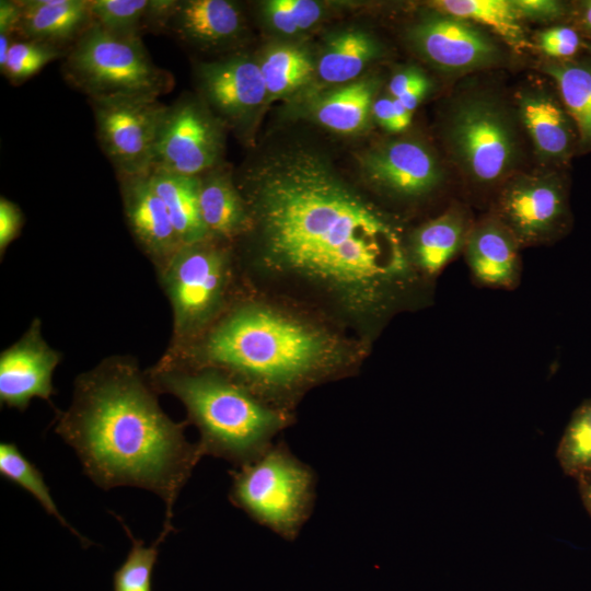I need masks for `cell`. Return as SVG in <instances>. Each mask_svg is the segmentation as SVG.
Listing matches in <instances>:
<instances>
[{
    "instance_id": "836d02e7",
    "label": "cell",
    "mask_w": 591,
    "mask_h": 591,
    "mask_svg": "<svg viewBox=\"0 0 591 591\" xmlns=\"http://www.w3.org/2000/svg\"><path fill=\"white\" fill-rule=\"evenodd\" d=\"M263 11L270 25L286 35L311 28L324 14L322 3L312 0H270Z\"/></svg>"
},
{
    "instance_id": "ba28073f",
    "label": "cell",
    "mask_w": 591,
    "mask_h": 591,
    "mask_svg": "<svg viewBox=\"0 0 591 591\" xmlns=\"http://www.w3.org/2000/svg\"><path fill=\"white\" fill-rule=\"evenodd\" d=\"M216 240L209 236L183 245L162 268V282L172 305L178 344H186L202 334L224 300L230 255Z\"/></svg>"
},
{
    "instance_id": "e575fe53",
    "label": "cell",
    "mask_w": 591,
    "mask_h": 591,
    "mask_svg": "<svg viewBox=\"0 0 591 591\" xmlns=\"http://www.w3.org/2000/svg\"><path fill=\"white\" fill-rule=\"evenodd\" d=\"M537 48L555 60L570 59L580 48L579 33L570 26H553L536 35Z\"/></svg>"
},
{
    "instance_id": "4316f807",
    "label": "cell",
    "mask_w": 591,
    "mask_h": 591,
    "mask_svg": "<svg viewBox=\"0 0 591 591\" xmlns=\"http://www.w3.org/2000/svg\"><path fill=\"white\" fill-rule=\"evenodd\" d=\"M380 54L376 40L360 30L345 31L329 40L317 65L320 79L345 83L357 79Z\"/></svg>"
},
{
    "instance_id": "3957f363",
    "label": "cell",
    "mask_w": 591,
    "mask_h": 591,
    "mask_svg": "<svg viewBox=\"0 0 591 591\" xmlns=\"http://www.w3.org/2000/svg\"><path fill=\"white\" fill-rule=\"evenodd\" d=\"M195 348L199 368L216 369L287 412L304 391L348 363L337 336L259 303L233 310Z\"/></svg>"
},
{
    "instance_id": "cb8c5ba5",
    "label": "cell",
    "mask_w": 591,
    "mask_h": 591,
    "mask_svg": "<svg viewBox=\"0 0 591 591\" xmlns=\"http://www.w3.org/2000/svg\"><path fill=\"white\" fill-rule=\"evenodd\" d=\"M540 70L555 84L578 134V150L591 152V62L551 59Z\"/></svg>"
},
{
    "instance_id": "484cf974",
    "label": "cell",
    "mask_w": 591,
    "mask_h": 591,
    "mask_svg": "<svg viewBox=\"0 0 591 591\" xmlns=\"http://www.w3.org/2000/svg\"><path fill=\"white\" fill-rule=\"evenodd\" d=\"M378 81L363 78L346 84L321 99L315 118L329 130L355 134L363 129L372 111Z\"/></svg>"
},
{
    "instance_id": "9a60e30c",
    "label": "cell",
    "mask_w": 591,
    "mask_h": 591,
    "mask_svg": "<svg viewBox=\"0 0 591 591\" xmlns=\"http://www.w3.org/2000/svg\"><path fill=\"white\" fill-rule=\"evenodd\" d=\"M59 360L60 355L44 340L40 322L35 320L21 339L1 352V404L23 412L35 397L49 402Z\"/></svg>"
},
{
    "instance_id": "b9f144b4",
    "label": "cell",
    "mask_w": 591,
    "mask_h": 591,
    "mask_svg": "<svg viewBox=\"0 0 591 591\" xmlns=\"http://www.w3.org/2000/svg\"><path fill=\"white\" fill-rule=\"evenodd\" d=\"M413 113L409 112L397 99H394L393 132H401L405 130L410 125Z\"/></svg>"
},
{
    "instance_id": "ffe728a7",
    "label": "cell",
    "mask_w": 591,
    "mask_h": 591,
    "mask_svg": "<svg viewBox=\"0 0 591 591\" xmlns=\"http://www.w3.org/2000/svg\"><path fill=\"white\" fill-rule=\"evenodd\" d=\"M244 27L243 15L232 1H176L165 31L181 40L205 49L227 46L240 38Z\"/></svg>"
},
{
    "instance_id": "7c38bea8",
    "label": "cell",
    "mask_w": 591,
    "mask_h": 591,
    "mask_svg": "<svg viewBox=\"0 0 591 591\" xmlns=\"http://www.w3.org/2000/svg\"><path fill=\"white\" fill-rule=\"evenodd\" d=\"M367 182L381 194L401 201H417L437 194L447 172L437 152L416 138L380 143L360 159Z\"/></svg>"
},
{
    "instance_id": "60d3db41",
    "label": "cell",
    "mask_w": 591,
    "mask_h": 591,
    "mask_svg": "<svg viewBox=\"0 0 591 591\" xmlns=\"http://www.w3.org/2000/svg\"><path fill=\"white\" fill-rule=\"evenodd\" d=\"M430 82L426 76L419 79L408 91L402 94L397 100L409 111L414 112L421 100L427 94Z\"/></svg>"
},
{
    "instance_id": "44dd1931",
    "label": "cell",
    "mask_w": 591,
    "mask_h": 591,
    "mask_svg": "<svg viewBox=\"0 0 591 591\" xmlns=\"http://www.w3.org/2000/svg\"><path fill=\"white\" fill-rule=\"evenodd\" d=\"M16 28L21 37L59 48L74 44L93 24L90 0H24Z\"/></svg>"
},
{
    "instance_id": "74e56055",
    "label": "cell",
    "mask_w": 591,
    "mask_h": 591,
    "mask_svg": "<svg viewBox=\"0 0 591 591\" xmlns=\"http://www.w3.org/2000/svg\"><path fill=\"white\" fill-rule=\"evenodd\" d=\"M22 15L20 1H0V34L11 35L16 32Z\"/></svg>"
},
{
    "instance_id": "8992f818",
    "label": "cell",
    "mask_w": 591,
    "mask_h": 591,
    "mask_svg": "<svg viewBox=\"0 0 591 591\" xmlns=\"http://www.w3.org/2000/svg\"><path fill=\"white\" fill-rule=\"evenodd\" d=\"M229 500L257 524L293 542L312 515L317 478L285 442L229 472Z\"/></svg>"
},
{
    "instance_id": "ab89813d",
    "label": "cell",
    "mask_w": 591,
    "mask_h": 591,
    "mask_svg": "<svg viewBox=\"0 0 591 591\" xmlns=\"http://www.w3.org/2000/svg\"><path fill=\"white\" fill-rule=\"evenodd\" d=\"M372 113L376 121L386 130L393 132L394 126V99L383 96L373 102Z\"/></svg>"
},
{
    "instance_id": "f1b7e54d",
    "label": "cell",
    "mask_w": 591,
    "mask_h": 591,
    "mask_svg": "<svg viewBox=\"0 0 591 591\" xmlns=\"http://www.w3.org/2000/svg\"><path fill=\"white\" fill-rule=\"evenodd\" d=\"M0 474L5 479L28 491L40 503L43 509L76 535L84 547L91 544L63 518L53 499L43 474L13 442L4 441L0 443Z\"/></svg>"
},
{
    "instance_id": "ac0fdd59",
    "label": "cell",
    "mask_w": 591,
    "mask_h": 591,
    "mask_svg": "<svg viewBox=\"0 0 591 591\" xmlns=\"http://www.w3.org/2000/svg\"><path fill=\"white\" fill-rule=\"evenodd\" d=\"M128 227L142 250L164 267L183 246L167 209L148 175L119 177Z\"/></svg>"
},
{
    "instance_id": "d590c367",
    "label": "cell",
    "mask_w": 591,
    "mask_h": 591,
    "mask_svg": "<svg viewBox=\"0 0 591 591\" xmlns=\"http://www.w3.org/2000/svg\"><path fill=\"white\" fill-rule=\"evenodd\" d=\"M521 20L553 22L568 13L566 3L556 0H511Z\"/></svg>"
},
{
    "instance_id": "d6986e66",
    "label": "cell",
    "mask_w": 591,
    "mask_h": 591,
    "mask_svg": "<svg viewBox=\"0 0 591 591\" xmlns=\"http://www.w3.org/2000/svg\"><path fill=\"white\" fill-rule=\"evenodd\" d=\"M475 220L470 210L453 202L440 216L428 220L409 235L407 250L410 260L426 279H434L465 248Z\"/></svg>"
},
{
    "instance_id": "7402d4cb",
    "label": "cell",
    "mask_w": 591,
    "mask_h": 591,
    "mask_svg": "<svg viewBox=\"0 0 591 591\" xmlns=\"http://www.w3.org/2000/svg\"><path fill=\"white\" fill-rule=\"evenodd\" d=\"M200 210L212 237L231 239L250 231L246 202L227 173L211 170L200 175Z\"/></svg>"
},
{
    "instance_id": "f35d334b",
    "label": "cell",
    "mask_w": 591,
    "mask_h": 591,
    "mask_svg": "<svg viewBox=\"0 0 591 591\" xmlns=\"http://www.w3.org/2000/svg\"><path fill=\"white\" fill-rule=\"evenodd\" d=\"M425 74L416 68L404 69L394 74L389 83L390 96L397 99L408 91Z\"/></svg>"
},
{
    "instance_id": "52a82bcc",
    "label": "cell",
    "mask_w": 591,
    "mask_h": 591,
    "mask_svg": "<svg viewBox=\"0 0 591 591\" xmlns=\"http://www.w3.org/2000/svg\"><path fill=\"white\" fill-rule=\"evenodd\" d=\"M62 73L90 100L160 97L173 77L151 59L141 37L119 36L93 23L65 56Z\"/></svg>"
},
{
    "instance_id": "5b68a950",
    "label": "cell",
    "mask_w": 591,
    "mask_h": 591,
    "mask_svg": "<svg viewBox=\"0 0 591 591\" xmlns=\"http://www.w3.org/2000/svg\"><path fill=\"white\" fill-rule=\"evenodd\" d=\"M524 134L514 103L479 89L453 96L441 127L447 155L463 181L493 196L522 171Z\"/></svg>"
},
{
    "instance_id": "4dcf8cb0",
    "label": "cell",
    "mask_w": 591,
    "mask_h": 591,
    "mask_svg": "<svg viewBox=\"0 0 591 591\" xmlns=\"http://www.w3.org/2000/svg\"><path fill=\"white\" fill-rule=\"evenodd\" d=\"M556 455L567 475L579 479L591 473V398L572 413Z\"/></svg>"
},
{
    "instance_id": "f6af8a7d",
    "label": "cell",
    "mask_w": 591,
    "mask_h": 591,
    "mask_svg": "<svg viewBox=\"0 0 591 591\" xmlns=\"http://www.w3.org/2000/svg\"><path fill=\"white\" fill-rule=\"evenodd\" d=\"M12 42L11 35L0 34V68L5 63Z\"/></svg>"
},
{
    "instance_id": "83f0119b",
    "label": "cell",
    "mask_w": 591,
    "mask_h": 591,
    "mask_svg": "<svg viewBox=\"0 0 591 591\" xmlns=\"http://www.w3.org/2000/svg\"><path fill=\"white\" fill-rule=\"evenodd\" d=\"M258 63L270 97L294 92L310 80L316 69L305 50L288 45L266 51Z\"/></svg>"
},
{
    "instance_id": "30bf717a",
    "label": "cell",
    "mask_w": 591,
    "mask_h": 591,
    "mask_svg": "<svg viewBox=\"0 0 591 591\" xmlns=\"http://www.w3.org/2000/svg\"><path fill=\"white\" fill-rule=\"evenodd\" d=\"M100 146L118 178L150 174L159 128L167 106L159 97L90 100Z\"/></svg>"
},
{
    "instance_id": "ee69618b",
    "label": "cell",
    "mask_w": 591,
    "mask_h": 591,
    "mask_svg": "<svg viewBox=\"0 0 591 591\" xmlns=\"http://www.w3.org/2000/svg\"><path fill=\"white\" fill-rule=\"evenodd\" d=\"M579 8V22L591 34V0L581 2Z\"/></svg>"
},
{
    "instance_id": "9c48e42d",
    "label": "cell",
    "mask_w": 591,
    "mask_h": 591,
    "mask_svg": "<svg viewBox=\"0 0 591 591\" xmlns=\"http://www.w3.org/2000/svg\"><path fill=\"white\" fill-rule=\"evenodd\" d=\"M489 212L507 227L522 250L551 245L572 227L568 179L551 166L520 171L495 193Z\"/></svg>"
},
{
    "instance_id": "277c9868",
    "label": "cell",
    "mask_w": 591,
    "mask_h": 591,
    "mask_svg": "<svg viewBox=\"0 0 591 591\" xmlns=\"http://www.w3.org/2000/svg\"><path fill=\"white\" fill-rule=\"evenodd\" d=\"M150 376L157 391L183 403L188 421L199 430L202 455L223 459L233 467L260 456L292 419L289 412L266 403L216 369L188 371L162 363Z\"/></svg>"
},
{
    "instance_id": "5bb4252c",
    "label": "cell",
    "mask_w": 591,
    "mask_h": 591,
    "mask_svg": "<svg viewBox=\"0 0 591 591\" xmlns=\"http://www.w3.org/2000/svg\"><path fill=\"white\" fill-rule=\"evenodd\" d=\"M514 106L541 163L558 166L578 151L575 124L551 86L535 81L521 85L514 93Z\"/></svg>"
},
{
    "instance_id": "8d00e7d4",
    "label": "cell",
    "mask_w": 591,
    "mask_h": 591,
    "mask_svg": "<svg viewBox=\"0 0 591 591\" xmlns=\"http://www.w3.org/2000/svg\"><path fill=\"white\" fill-rule=\"evenodd\" d=\"M23 225V213L18 205L13 201L1 197L0 199V252L7 250L11 244Z\"/></svg>"
},
{
    "instance_id": "1f68e13d",
    "label": "cell",
    "mask_w": 591,
    "mask_h": 591,
    "mask_svg": "<svg viewBox=\"0 0 591 591\" xmlns=\"http://www.w3.org/2000/svg\"><path fill=\"white\" fill-rule=\"evenodd\" d=\"M150 0H90L93 23L119 36L141 37Z\"/></svg>"
},
{
    "instance_id": "d6a6232c",
    "label": "cell",
    "mask_w": 591,
    "mask_h": 591,
    "mask_svg": "<svg viewBox=\"0 0 591 591\" xmlns=\"http://www.w3.org/2000/svg\"><path fill=\"white\" fill-rule=\"evenodd\" d=\"M61 55V48L46 43L28 39L12 42L0 70L12 84H21Z\"/></svg>"
},
{
    "instance_id": "4fadbf2b",
    "label": "cell",
    "mask_w": 591,
    "mask_h": 591,
    "mask_svg": "<svg viewBox=\"0 0 591 591\" xmlns=\"http://www.w3.org/2000/svg\"><path fill=\"white\" fill-rule=\"evenodd\" d=\"M408 38L426 60L443 71H479L506 60L503 48L483 27L434 10L409 28Z\"/></svg>"
},
{
    "instance_id": "6da1fadb",
    "label": "cell",
    "mask_w": 591,
    "mask_h": 591,
    "mask_svg": "<svg viewBox=\"0 0 591 591\" xmlns=\"http://www.w3.org/2000/svg\"><path fill=\"white\" fill-rule=\"evenodd\" d=\"M237 188L262 267L315 292L347 317L381 322L427 281L398 229L312 148L290 146L263 155Z\"/></svg>"
},
{
    "instance_id": "7bdbcfd3",
    "label": "cell",
    "mask_w": 591,
    "mask_h": 591,
    "mask_svg": "<svg viewBox=\"0 0 591 591\" xmlns=\"http://www.w3.org/2000/svg\"><path fill=\"white\" fill-rule=\"evenodd\" d=\"M579 489L583 505L591 515V473L580 477Z\"/></svg>"
},
{
    "instance_id": "8fae6325",
    "label": "cell",
    "mask_w": 591,
    "mask_h": 591,
    "mask_svg": "<svg viewBox=\"0 0 591 591\" xmlns=\"http://www.w3.org/2000/svg\"><path fill=\"white\" fill-rule=\"evenodd\" d=\"M222 152L219 121L198 100L188 96L166 108L155 141L152 171L200 176L215 170Z\"/></svg>"
},
{
    "instance_id": "7a4b0ae2",
    "label": "cell",
    "mask_w": 591,
    "mask_h": 591,
    "mask_svg": "<svg viewBox=\"0 0 591 591\" xmlns=\"http://www.w3.org/2000/svg\"><path fill=\"white\" fill-rule=\"evenodd\" d=\"M155 393L134 363L108 360L78 378L56 432L96 486L150 490L165 503L164 524H173L174 503L204 455L185 438L187 421H173Z\"/></svg>"
},
{
    "instance_id": "2e32d148",
    "label": "cell",
    "mask_w": 591,
    "mask_h": 591,
    "mask_svg": "<svg viewBox=\"0 0 591 591\" xmlns=\"http://www.w3.org/2000/svg\"><path fill=\"white\" fill-rule=\"evenodd\" d=\"M197 78L208 103L233 125H243L267 99L259 63L233 56L197 66Z\"/></svg>"
},
{
    "instance_id": "f546056e",
    "label": "cell",
    "mask_w": 591,
    "mask_h": 591,
    "mask_svg": "<svg viewBox=\"0 0 591 591\" xmlns=\"http://www.w3.org/2000/svg\"><path fill=\"white\" fill-rule=\"evenodd\" d=\"M116 518L130 538L131 547L124 563L114 572L113 591H152V576L159 546L174 531V528L163 524V530L157 540L147 546L142 540L132 535L120 517L116 515Z\"/></svg>"
},
{
    "instance_id": "e0dca14e",
    "label": "cell",
    "mask_w": 591,
    "mask_h": 591,
    "mask_svg": "<svg viewBox=\"0 0 591 591\" xmlns=\"http://www.w3.org/2000/svg\"><path fill=\"white\" fill-rule=\"evenodd\" d=\"M521 250L507 227L488 212L475 220L463 254L476 285L514 290L522 274Z\"/></svg>"
},
{
    "instance_id": "603a6c76",
    "label": "cell",
    "mask_w": 591,
    "mask_h": 591,
    "mask_svg": "<svg viewBox=\"0 0 591 591\" xmlns=\"http://www.w3.org/2000/svg\"><path fill=\"white\" fill-rule=\"evenodd\" d=\"M148 178L164 202L183 245L210 236L200 210V176L152 171Z\"/></svg>"
},
{
    "instance_id": "d4e9b609",
    "label": "cell",
    "mask_w": 591,
    "mask_h": 591,
    "mask_svg": "<svg viewBox=\"0 0 591 591\" xmlns=\"http://www.w3.org/2000/svg\"><path fill=\"white\" fill-rule=\"evenodd\" d=\"M428 5L440 13L490 28L515 51L531 47L511 0H436Z\"/></svg>"
}]
</instances>
